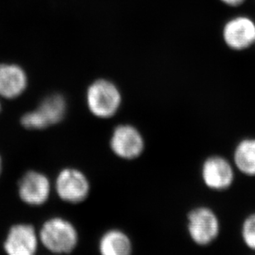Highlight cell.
<instances>
[{
    "label": "cell",
    "instance_id": "17",
    "mask_svg": "<svg viewBox=\"0 0 255 255\" xmlns=\"http://www.w3.org/2000/svg\"><path fill=\"white\" fill-rule=\"evenodd\" d=\"M1 172H2V159L0 157V175H1Z\"/></svg>",
    "mask_w": 255,
    "mask_h": 255
},
{
    "label": "cell",
    "instance_id": "16",
    "mask_svg": "<svg viewBox=\"0 0 255 255\" xmlns=\"http://www.w3.org/2000/svg\"><path fill=\"white\" fill-rule=\"evenodd\" d=\"M221 2H223L224 4L229 7H239L241 5L243 4L246 0H220Z\"/></svg>",
    "mask_w": 255,
    "mask_h": 255
},
{
    "label": "cell",
    "instance_id": "1",
    "mask_svg": "<svg viewBox=\"0 0 255 255\" xmlns=\"http://www.w3.org/2000/svg\"><path fill=\"white\" fill-rule=\"evenodd\" d=\"M40 244L53 255H67L76 251L80 241L76 226L62 216L47 219L38 230Z\"/></svg>",
    "mask_w": 255,
    "mask_h": 255
},
{
    "label": "cell",
    "instance_id": "4",
    "mask_svg": "<svg viewBox=\"0 0 255 255\" xmlns=\"http://www.w3.org/2000/svg\"><path fill=\"white\" fill-rule=\"evenodd\" d=\"M54 189L62 201L78 205L88 199L91 185L85 172L76 167H66L60 171L55 181Z\"/></svg>",
    "mask_w": 255,
    "mask_h": 255
},
{
    "label": "cell",
    "instance_id": "13",
    "mask_svg": "<svg viewBox=\"0 0 255 255\" xmlns=\"http://www.w3.org/2000/svg\"><path fill=\"white\" fill-rule=\"evenodd\" d=\"M66 99L61 94H52L47 96L37 108L48 126L60 123L66 116Z\"/></svg>",
    "mask_w": 255,
    "mask_h": 255
},
{
    "label": "cell",
    "instance_id": "15",
    "mask_svg": "<svg viewBox=\"0 0 255 255\" xmlns=\"http://www.w3.org/2000/svg\"><path fill=\"white\" fill-rule=\"evenodd\" d=\"M21 122L22 126L28 129H43L49 127L37 110L25 114Z\"/></svg>",
    "mask_w": 255,
    "mask_h": 255
},
{
    "label": "cell",
    "instance_id": "11",
    "mask_svg": "<svg viewBox=\"0 0 255 255\" xmlns=\"http://www.w3.org/2000/svg\"><path fill=\"white\" fill-rule=\"evenodd\" d=\"M26 74L16 65H0V95L12 99L23 92L27 87Z\"/></svg>",
    "mask_w": 255,
    "mask_h": 255
},
{
    "label": "cell",
    "instance_id": "14",
    "mask_svg": "<svg viewBox=\"0 0 255 255\" xmlns=\"http://www.w3.org/2000/svg\"><path fill=\"white\" fill-rule=\"evenodd\" d=\"M241 239L245 246L255 252V212L244 219L241 229Z\"/></svg>",
    "mask_w": 255,
    "mask_h": 255
},
{
    "label": "cell",
    "instance_id": "12",
    "mask_svg": "<svg viewBox=\"0 0 255 255\" xmlns=\"http://www.w3.org/2000/svg\"><path fill=\"white\" fill-rule=\"evenodd\" d=\"M234 164L239 172L248 177H255V139L246 138L236 146Z\"/></svg>",
    "mask_w": 255,
    "mask_h": 255
},
{
    "label": "cell",
    "instance_id": "9",
    "mask_svg": "<svg viewBox=\"0 0 255 255\" xmlns=\"http://www.w3.org/2000/svg\"><path fill=\"white\" fill-rule=\"evenodd\" d=\"M222 36L231 49H248L255 44V22L245 15L232 17L224 25Z\"/></svg>",
    "mask_w": 255,
    "mask_h": 255
},
{
    "label": "cell",
    "instance_id": "2",
    "mask_svg": "<svg viewBox=\"0 0 255 255\" xmlns=\"http://www.w3.org/2000/svg\"><path fill=\"white\" fill-rule=\"evenodd\" d=\"M122 101L121 90L113 81L107 79L96 80L86 91L88 110L99 119H110L116 116Z\"/></svg>",
    "mask_w": 255,
    "mask_h": 255
},
{
    "label": "cell",
    "instance_id": "5",
    "mask_svg": "<svg viewBox=\"0 0 255 255\" xmlns=\"http://www.w3.org/2000/svg\"><path fill=\"white\" fill-rule=\"evenodd\" d=\"M40 245L37 229L31 224L22 222L8 229L2 248L6 255H37Z\"/></svg>",
    "mask_w": 255,
    "mask_h": 255
},
{
    "label": "cell",
    "instance_id": "7",
    "mask_svg": "<svg viewBox=\"0 0 255 255\" xmlns=\"http://www.w3.org/2000/svg\"><path fill=\"white\" fill-rule=\"evenodd\" d=\"M52 186L49 178L42 172L28 171L17 183L20 200L30 206H41L49 201Z\"/></svg>",
    "mask_w": 255,
    "mask_h": 255
},
{
    "label": "cell",
    "instance_id": "3",
    "mask_svg": "<svg viewBox=\"0 0 255 255\" xmlns=\"http://www.w3.org/2000/svg\"><path fill=\"white\" fill-rule=\"evenodd\" d=\"M187 229L190 239L196 246H211L221 234V221L211 207L196 206L187 215Z\"/></svg>",
    "mask_w": 255,
    "mask_h": 255
},
{
    "label": "cell",
    "instance_id": "6",
    "mask_svg": "<svg viewBox=\"0 0 255 255\" xmlns=\"http://www.w3.org/2000/svg\"><path fill=\"white\" fill-rule=\"evenodd\" d=\"M110 147L114 154L121 159L134 160L144 151V138L135 126L124 124L115 128Z\"/></svg>",
    "mask_w": 255,
    "mask_h": 255
},
{
    "label": "cell",
    "instance_id": "8",
    "mask_svg": "<svg viewBox=\"0 0 255 255\" xmlns=\"http://www.w3.org/2000/svg\"><path fill=\"white\" fill-rule=\"evenodd\" d=\"M201 174L205 186L212 191H226L235 182L233 165L221 156L207 157L201 167Z\"/></svg>",
    "mask_w": 255,
    "mask_h": 255
},
{
    "label": "cell",
    "instance_id": "10",
    "mask_svg": "<svg viewBox=\"0 0 255 255\" xmlns=\"http://www.w3.org/2000/svg\"><path fill=\"white\" fill-rule=\"evenodd\" d=\"M133 245L126 231L112 228L105 231L98 241L100 255H132Z\"/></svg>",
    "mask_w": 255,
    "mask_h": 255
}]
</instances>
